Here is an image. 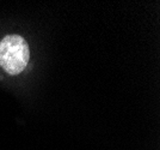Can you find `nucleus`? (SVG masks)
<instances>
[{"label":"nucleus","instance_id":"nucleus-1","mask_svg":"<svg viewBox=\"0 0 160 150\" xmlns=\"http://www.w3.org/2000/svg\"><path fill=\"white\" fill-rule=\"evenodd\" d=\"M30 52L27 41L19 35H7L0 41V66L10 75H19L27 67Z\"/></svg>","mask_w":160,"mask_h":150}]
</instances>
